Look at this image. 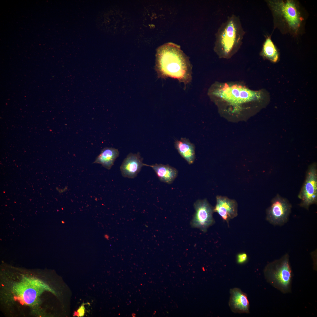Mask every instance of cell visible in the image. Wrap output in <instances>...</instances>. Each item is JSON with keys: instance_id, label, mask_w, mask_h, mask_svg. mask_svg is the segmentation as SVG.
Listing matches in <instances>:
<instances>
[{"instance_id": "obj_1", "label": "cell", "mask_w": 317, "mask_h": 317, "mask_svg": "<svg viewBox=\"0 0 317 317\" xmlns=\"http://www.w3.org/2000/svg\"><path fill=\"white\" fill-rule=\"evenodd\" d=\"M208 95L216 104L225 107L226 111L237 113L248 108L249 104L262 101L265 96L263 90H252L238 81H216L209 88Z\"/></svg>"}, {"instance_id": "obj_2", "label": "cell", "mask_w": 317, "mask_h": 317, "mask_svg": "<svg viewBox=\"0 0 317 317\" xmlns=\"http://www.w3.org/2000/svg\"><path fill=\"white\" fill-rule=\"evenodd\" d=\"M156 56V69L160 77L177 79L185 85L191 81L190 63L178 46L166 44L158 48Z\"/></svg>"}, {"instance_id": "obj_3", "label": "cell", "mask_w": 317, "mask_h": 317, "mask_svg": "<svg viewBox=\"0 0 317 317\" xmlns=\"http://www.w3.org/2000/svg\"><path fill=\"white\" fill-rule=\"evenodd\" d=\"M245 32L239 17L232 14L223 23L216 34L214 50L220 58L229 59L238 51Z\"/></svg>"}, {"instance_id": "obj_4", "label": "cell", "mask_w": 317, "mask_h": 317, "mask_svg": "<svg viewBox=\"0 0 317 317\" xmlns=\"http://www.w3.org/2000/svg\"><path fill=\"white\" fill-rule=\"evenodd\" d=\"M264 272L267 280L274 287L283 293L290 291L292 276L288 254L267 264Z\"/></svg>"}, {"instance_id": "obj_5", "label": "cell", "mask_w": 317, "mask_h": 317, "mask_svg": "<svg viewBox=\"0 0 317 317\" xmlns=\"http://www.w3.org/2000/svg\"><path fill=\"white\" fill-rule=\"evenodd\" d=\"M292 205L286 198L279 194L273 198L266 210V220L274 226H282L288 221Z\"/></svg>"}, {"instance_id": "obj_6", "label": "cell", "mask_w": 317, "mask_h": 317, "mask_svg": "<svg viewBox=\"0 0 317 317\" xmlns=\"http://www.w3.org/2000/svg\"><path fill=\"white\" fill-rule=\"evenodd\" d=\"M301 200L299 206L308 210L310 206L317 203V168L313 163L308 168L305 180L298 195Z\"/></svg>"}, {"instance_id": "obj_7", "label": "cell", "mask_w": 317, "mask_h": 317, "mask_svg": "<svg viewBox=\"0 0 317 317\" xmlns=\"http://www.w3.org/2000/svg\"><path fill=\"white\" fill-rule=\"evenodd\" d=\"M194 207L195 212L190 225L192 228L206 232L215 222L213 217V208L206 199L197 200L194 204Z\"/></svg>"}, {"instance_id": "obj_8", "label": "cell", "mask_w": 317, "mask_h": 317, "mask_svg": "<svg viewBox=\"0 0 317 317\" xmlns=\"http://www.w3.org/2000/svg\"><path fill=\"white\" fill-rule=\"evenodd\" d=\"M26 281L17 284L14 289L17 295V298L26 304L34 302L38 296L40 289H50L47 285L37 279H25ZM51 289V288H50Z\"/></svg>"}, {"instance_id": "obj_9", "label": "cell", "mask_w": 317, "mask_h": 317, "mask_svg": "<svg viewBox=\"0 0 317 317\" xmlns=\"http://www.w3.org/2000/svg\"><path fill=\"white\" fill-rule=\"evenodd\" d=\"M270 4L274 11L282 16L291 28L294 30L298 29L301 19L300 13L293 1H274Z\"/></svg>"}, {"instance_id": "obj_10", "label": "cell", "mask_w": 317, "mask_h": 317, "mask_svg": "<svg viewBox=\"0 0 317 317\" xmlns=\"http://www.w3.org/2000/svg\"><path fill=\"white\" fill-rule=\"evenodd\" d=\"M216 203L213 208L214 212L217 213L229 225V220L238 215V205L236 201L227 197L217 195Z\"/></svg>"}, {"instance_id": "obj_11", "label": "cell", "mask_w": 317, "mask_h": 317, "mask_svg": "<svg viewBox=\"0 0 317 317\" xmlns=\"http://www.w3.org/2000/svg\"><path fill=\"white\" fill-rule=\"evenodd\" d=\"M143 158L139 152L130 153L124 159L120 167L122 176L125 178H134L146 164L143 162Z\"/></svg>"}, {"instance_id": "obj_12", "label": "cell", "mask_w": 317, "mask_h": 317, "mask_svg": "<svg viewBox=\"0 0 317 317\" xmlns=\"http://www.w3.org/2000/svg\"><path fill=\"white\" fill-rule=\"evenodd\" d=\"M229 305L231 311L235 313L249 312V305L247 294L238 288L230 289Z\"/></svg>"}, {"instance_id": "obj_13", "label": "cell", "mask_w": 317, "mask_h": 317, "mask_svg": "<svg viewBox=\"0 0 317 317\" xmlns=\"http://www.w3.org/2000/svg\"><path fill=\"white\" fill-rule=\"evenodd\" d=\"M146 166L152 168L159 180L166 183H171L178 175L177 170L168 164L156 163L150 165L146 164Z\"/></svg>"}, {"instance_id": "obj_14", "label": "cell", "mask_w": 317, "mask_h": 317, "mask_svg": "<svg viewBox=\"0 0 317 317\" xmlns=\"http://www.w3.org/2000/svg\"><path fill=\"white\" fill-rule=\"evenodd\" d=\"M175 146L181 156L189 164H193L195 159V146L188 139L181 138L175 142Z\"/></svg>"}, {"instance_id": "obj_15", "label": "cell", "mask_w": 317, "mask_h": 317, "mask_svg": "<svg viewBox=\"0 0 317 317\" xmlns=\"http://www.w3.org/2000/svg\"><path fill=\"white\" fill-rule=\"evenodd\" d=\"M119 154L117 149L112 147H105L102 150L93 163L100 164L105 168L110 169L115 160L119 156Z\"/></svg>"}, {"instance_id": "obj_16", "label": "cell", "mask_w": 317, "mask_h": 317, "mask_svg": "<svg viewBox=\"0 0 317 317\" xmlns=\"http://www.w3.org/2000/svg\"><path fill=\"white\" fill-rule=\"evenodd\" d=\"M264 58L273 62H276L278 58V53L275 46L270 37H267L264 41L260 53Z\"/></svg>"}, {"instance_id": "obj_17", "label": "cell", "mask_w": 317, "mask_h": 317, "mask_svg": "<svg viewBox=\"0 0 317 317\" xmlns=\"http://www.w3.org/2000/svg\"><path fill=\"white\" fill-rule=\"evenodd\" d=\"M248 259L247 254L245 253L238 254L237 256V261L239 264H243L246 262Z\"/></svg>"}, {"instance_id": "obj_18", "label": "cell", "mask_w": 317, "mask_h": 317, "mask_svg": "<svg viewBox=\"0 0 317 317\" xmlns=\"http://www.w3.org/2000/svg\"><path fill=\"white\" fill-rule=\"evenodd\" d=\"M85 309L84 305L83 304L76 311L74 312L73 316H77L78 317L83 316L85 312Z\"/></svg>"}]
</instances>
